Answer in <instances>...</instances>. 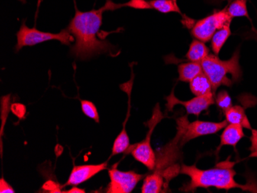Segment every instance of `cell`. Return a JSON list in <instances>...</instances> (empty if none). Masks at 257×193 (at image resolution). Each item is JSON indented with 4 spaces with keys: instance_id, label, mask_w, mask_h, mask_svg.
I'll return each mask as SVG.
<instances>
[{
    "instance_id": "1",
    "label": "cell",
    "mask_w": 257,
    "mask_h": 193,
    "mask_svg": "<svg viewBox=\"0 0 257 193\" xmlns=\"http://www.w3.org/2000/svg\"><path fill=\"white\" fill-rule=\"evenodd\" d=\"M105 11H107L106 5L88 12H81L76 9V14L67 28L76 40L70 50L75 58L86 60L110 51V43L98 37Z\"/></svg>"
},
{
    "instance_id": "2",
    "label": "cell",
    "mask_w": 257,
    "mask_h": 193,
    "mask_svg": "<svg viewBox=\"0 0 257 193\" xmlns=\"http://www.w3.org/2000/svg\"><path fill=\"white\" fill-rule=\"evenodd\" d=\"M180 173L190 177V181L184 185L180 190L184 191H194L198 188H209L214 187L218 189L226 191L232 188H240L243 191L257 192L255 185H242L235 180L236 172L232 166H220L209 169H200L196 165L183 164Z\"/></svg>"
},
{
    "instance_id": "3",
    "label": "cell",
    "mask_w": 257,
    "mask_h": 193,
    "mask_svg": "<svg viewBox=\"0 0 257 193\" xmlns=\"http://www.w3.org/2000/svg\"><path fill=\"white\" fill-rule=\"evenodd\" d=\"M203 71L209 78L213 93L221 86L231 87L241 81L242 70L239 64V50L237 49L228 60H222L217 55L209 54L201 62Z\"/></svg>"
},
{
    "instance_id": "4",
    "label": "cell",
    "mask_w": 257,
    "mask_h": 193,
    "mask_svg": "<svg viewBox=\"0 0 257 193\" xmlns=\"http://www.w3.org/2000/svg\"><path fill=\"white\" fill-rule=\"evenodd\" d=\"M183 146L181 132L177 129L174 139L156 153L157 161L154 172L165 178L167 187L170 180L180 173L181 167L177 162L181 155L180 149Z\"/></svg>"
},
{
    "instance_id": "5",
    "label": "cell",
    "mask_w": 257,
    "mask_h": 193,
    "mask_svg": "<svg viewBox=\"0 0 257 193\" xmlns=\"http://www.w3.org/2000/svg\"><path fill=\"white\" fill-rule=\"evenodd\" d=\"M164 118V115L162 113L160 104H157L153 111L151 119L146 123L149 130L144 140L140 143L130 145L126 152L131 153L136 160L144 164L149 170L154 171L156 166L157 155L151 146V136L154 133V129L159 122H161Z\"/></svg>"
},
{
    "instance_id": "6",
    "label": "cell",
    "mask_w": 257,
    "mask_h": 193,
    "mask_svg": "<svg viewBox=\"0 0 257 193\" xmlns=\"http://www.w3.org/2000/svg\"><path fill=\"white\" fill-rule=\"evenodd\" d=\"M17 52L20 51L25 47H33L39 43H44L50 40H57L62 44L70 46L75 40L74 37L68 30H63L60 33H45L36 28H29L26 25L25 21L23 22L21 27L17 33Z\"/></svg>"
},
{
    "instance_id": "7",
    "label": "cell",
    "mask_w": 257,
    "mask_h": 193,
    "mask_svg": "<svg viewBox=\"0 0 257 193\" xmlns=\"http://www.w3.org/2000/svg\"><path fill=\"white\" fill-rule=\"evenodd\" d=\"M232 18L226 9L214 11L205 18L198 20L193 24L191 34L196 40L206 43L211 40L214 33L227 24H231Z\"/></svg>"
},
{
    "instance_id": "8",
    "label": "cell",
    "mask_w": 257,
    "mask_h": 193,
    "mask_svg": "<svg viewBox=\"0 0 257 193\" xmlns=\"http://www.w3.org/2000/svg\"><path fill=\"white\" fill-rule=\"evenodd\" d=\"M177 129L181 132L182 143L183 145L189 141L200 136L217 133L228 125L226 120L219 122L196 120L190 122L186 116L177 119Z\"/></svg>"
},
{
    "instance_id": "9",
    "label": "cell",
    "mask_w": 257,
    "mask_h": 193,
    "mask_svg": "<svg viewBox=\"0 0 257 193\" xmlns=\"http://www.w3.org/2000/svg\"><path fill=\"white\" fill-rule=\"evenodd\" d=\"M116 165H114L109 170L110 182L108 185L106 192L131 193L136 188L139 181L144 178V175L137 173L134 171H120L116 168Z\"/></svg>"
},
{
    "instance_id": "10",
    "label": "cell",
    "mask_w": 257,
    "mask_h": 193,
    "mask_svg": "<svg viewBox=\"0 0 257 193\" xmlns=\"http://www.w3.org/2000/svg\"><path fill=\"white\" fill-rule=\"evenodd\" d=\"M214 96L213 93H211L205 96H195L190 100L181 101L175 96L173 90L171 94L166 97L167 101V109L168 111H171L177 105H183L186 109L187 114L199 116L203 111L207 110L212 105L214 104Z\"/></svg>"
},
{
    "instance_id": "11",
    "label": "cell",
    "mask_w": 257,
    "mask_h": 193,
    "mask_svg": "<svg viewBox=\"0 0 257 193\" xmlns=\"http://www.w3.org/2000/svg\"><path fill=\"white\" fill-rule=\"evenodd\" d=\"M107 162L98 165H83L74 166L72 169L69 179L63 186L79 185L96 175L102 170L107 168Z\"/></svg>"
},
{
    "instance_id": "12",
    "label": "cell",
    "mask_w": 257,
    "mask_h": 193,
    "mask_svg": "<svg viewBox=\"0 0 257 193\" xmlns=\"http://www.w3.org/2000/svg\"><path fill=\"white\" fill-rule=\"evenodd\" d=\"M133 79H131V83H127L121 86V89H123L127 95L128 96V111H127L126 118L125 120L122 123V129L120 133L118 135L117 138L114 141L113 146H112V155H118L119 153L126 152L128 147L131 145L130 143V138H128V134L125 130V125H126L127 121L128 120V117L131 116V90H132Z\"/></svg>"
},
{
    "instance_id": "13",
    "label": "cell",
    "mask_w": 257,
    "mask_h": 193,
    "mask_svg": "<svg viewBox=\"0 0 257 193\" xmlns=\"http://www.w3.org/2000/svg\"><path fill=\"white\" fill-rule=\"evenodd\" d=\"M245 136L246 135L244 134L243 127L242 126L239 124L228 123L221 135L220 143L218 146L217 150L219 151L224 145H230L236 148L238 142Z\"/></svg>"
},
{
    "instance_id": "14",
    "label": "cell",
    "mask_w": 257,
    "mask_h": 193,
    "mask_svg": "<svg viewBox=\"0 0 257 193\" xmlns=\"http://www.w3.org/2000/svg\"><path fill=\"white\" fill-rule=\"evenodd\" d=\"M190 88L195 96H205L213 93L211 82L203 71L190 82Z\"/></svg>"
},
{
    "instance_id": "15",
    "label": "cell",
    "mask_w": 257,
    "mask_h": 193,
    "mask_svg": "<svg viewBox=\"0 0 257 193\" xmlns=\"http://www.w3.org/2000/svg\"><path fill=\"white\" fill-rule=\"evenodd\" d=\"M228 123L239 124L245 129H252L245 109L240 106H232L224 112Z\"/></svg>"
},
{
    "instance_id": "16",
    "label": "cell",
    "mask_w": 257,
    "mask_h": 193,
    "mask_svg": "<svg viewBox=\"0 0 257 193\" xmlns=\"http://www.w3.org/2000/svg\"><path fill=\"white\" fill-rule=\"evenodd\" d=\"M209 55V50L205 43L194 39L190 43V48L186 54V58L190 62L201 63Z\"/></svg>"
},
{
    "instance_id": "17",
    "label": "cell",
    "mask_w": 257,
    "mask_h": 193,
    "mask_svg": "<svg viewBox=\"0 0 257 193\" xmlns=\"http://www.w3.org/2000/svg\"><path fill=\"white\" fill-rule=\"evenodd\" d=\"M203 72L201 63L189 62L178 66L179 80L186 83L190 82Z\"/></svg>"
},
{
    "instance_id": "18",
    "label": "cell",
    "mask_w": 257,
    "mask_h": 193,
    "mask_svg": "<svg viewBox=\"0 0 257 193\" xmlns=\"http://www.w3.org/2000/svg\"><path fill=\"white\" fill-rule=\"evenodd\" d=\"M167 188L164 178L156 173L147 175L143 184L142 193H159L164 191Z\"/></svg>"
},
{
    "instance_id": "19",
    "label": "cell",
    "mask_w": 257,
    "mask_h": 193,
    "mask_svg": "<svg viewBox=\"0 0 257 193\" xmlns=\"http://www.w3.org/2000/svg\"><path fill=\"white\" fill-rule=\"evenodd\" d=\"M231 34L232 32H231L230 24L225 25L214 33V35L211 39V48L215 55H218L220 53L221 50Z\"/></svg>"
},
{
    "instance_id": "20",
    "label": "cell",
    "mask_w": 257,
    "mask_h": 193,
    "mask_svg": "<svg viewBox=\"0 0 257 193\" xmlns=\"http://www.w3.org/2000/svg\"><path fill=\"white\" fill-rule=\"evenodd\" d=\"M225 9L232 19L236 17H246L251 20L248 14L247 0H229Z\"/></svg>"
},
{
    "instance_id": "21",
    "label": "cell",
    "mask_w": 257,
    "mask_h": 193,
    "mask_svg": "<svg viewBox=\"0 0 257 193\" xmlns=\"http://www.w3.org/2000/svg\"><path fill=\"white\" fill-rule=\"evenodd\" d=\"M149 2L152 9H154L161 14L178 13L182 15L181 11L177 4V0H150Z\"/></svg>"
},
{
    "instance_id": "22",
    "label": "cell",
    "mask_w": 257,
    "mask_h": 193,
    "mask_svg": "<svg viewBox=\"0 0 257 193\" xmlns=\"http://www.w3.org/2000/svg\"><path fill=\"white\" fill-rule=\"evenodd\" d=\"M215 103L219 109L224 112L232 106V99L226 90H221L218 93L215 98Z\"/></svg>"
},
{
    "instance_id": "23",
    "label": "cell",
    "mask_w": 257,
    "mask_h": 193,
    "mask_svg": "<svg viewBox=\"0 0 257 193\" xmlns=\"http://www.w3.org/2000/svg\"><path fill=\"white\" fill-rule=\"evenodd\" d=\"M81 107H82V111H83V113L86 116L99 123V113H98L96 106L92 102L88 100H81Z\"/></svg>"
},
{
    "instance_id": "24",
    "label": "cell",
    "mask_w": 257,
    "mask_h": 193,
    "mask_svg": "<svg viewBox=\"0 0 257 193\" xmlns=\"http://www.w3.org/2000/svg\"><path fill=\"white\" fill-rule=\"evenodd\" d=\"M11 112L20 119H23L27 112V108L21 103H14L11 105Z\"/></svg>"
},
{
    "instance_id": "25",
    "label": "cell",
    "mask_w": 257,
    "mask_h": 193,
    "mask_svg": "<svg viewBox=\"0 0 257 193\" xmlns=\"http://www.w3.org/2000/svg\"><path fill=\"white\" fill-rule=\"evenodd\" d=\"M0 192L14 193L15 191L4 178H1L0 179Z\"/></svg>"
},
{
    "instance_id": "26",
    "label": "cell",
    "mask_w": 257,
    "mask_h": 193,
    "mask_svg": "<svg viewBox=\"0 0 257 193\" xmlns=\"http://www.w3.org/2000/svg\"><path fill=\"white\" fill-rule=\"evenodd\" d=\"M63 192L66 193H85L84 189H82V188H77V187L74 186L73 188H72L71 189L67 190V191H63Z\"/></svg>"
}]
</instances>
